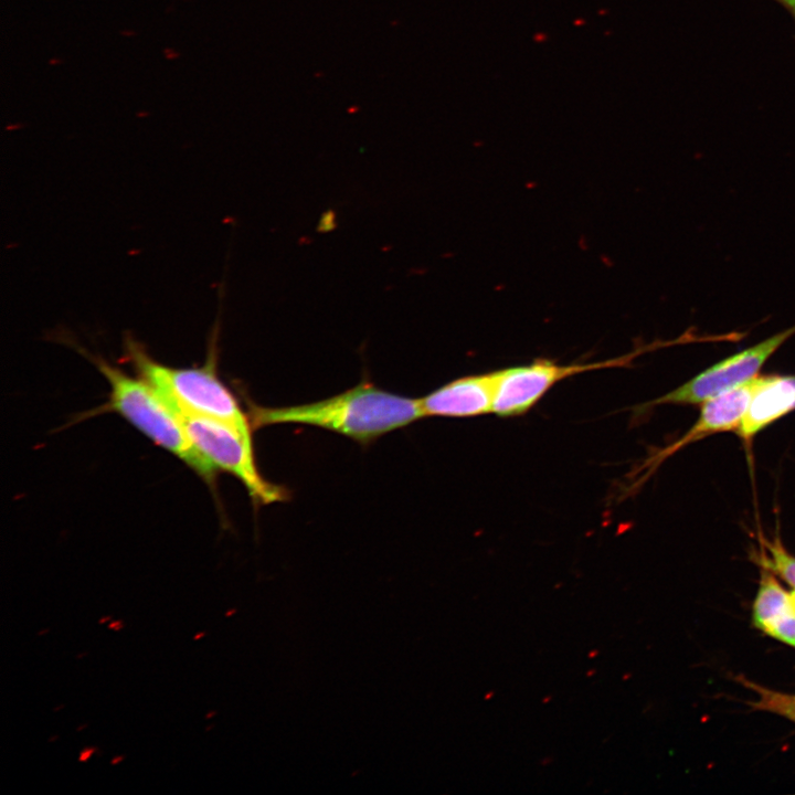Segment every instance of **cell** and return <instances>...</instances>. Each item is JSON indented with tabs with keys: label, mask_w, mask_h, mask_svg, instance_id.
Returning <instances> with one entry per match:
<instances>
[{
	"label": "cell",
	"mask_w": 795,
	"mask_h": 795,
	"mask_svg": "<svg viewBox=\"0 0 795 795\" xmlns=\"http://www.w3.org/2000/svg\"><path fill=\"white\" fill-rule=\"evenodd\" d=\"M425 417L421 399L388 392L361 382L338 395L312 403L268 407L248 403L253 428L276 424H303L369 444L384 434Z\"/></svg>",
	"instance_id": "obj_1"
},
{
	"label": "cell",
	"mask_w": 795,
	"mask_h": 795,
	"mask_svg": "<svg viewBox=\"0 0 795 795\" xmlns=\"http://www.w3.org/2000/svg\"><path fill=\"white\" fill-rule=\"evenodd\" d=\"M212 332L206 363L200 368L180 369L159 363L144 346L130 336L125 338L126 356L139 374L158 393L173 413L209 416L234 425L245 434L252 432L248 415L216 374V336Z\"/></svg>",
	"instance_id": "obj_2"
},
{
	"label": "cell",
	"mask_w": 795,
	"mask_h": 795,
	"mask_svg": "<svg viewBox=\"0 0 795 795\" xmlns=\"http://www.w3.org/2000/svg\"><path fill=\"white\" fill-rule=\"evenodd\" d=\"M98 368L110 385L109 400L102 409L127 418L157 445L172 453L208 484L216 467L191 443L174 413L144 379H134L98 356L77 348Z\"/></svg>",
	"instance_id": "obj_3"
},
{
	"label": "cell",
	"mask_w": 795,
	"mask_h": 795,
	"mask_svg": "<svg viewBox=\"0 0 795 795\" xmlns=\"http://www.w3.org/2000/svg\"><path fill=\"white\" fill-rule=\"evenodd\" d=\"M193 446L216 469L235 476L256 505L284 501L287 490L266 480L259 473L252 436L224 421L189 413H174Z\"/></svg>",
	"instance_id": "obj_4"
},
{
	"label": "cell",
	"mask_w": 795,
	"mask_h": 795,
	"mask_svg": "<svg viewBox=\"0 0 795 795\" xmlns=\"http://www.w3.org/2000/svg\"><path fill=\"white\" fill-rule=\"evenodd\" d=\"M655 342L603 361L560 364L550 359H536L528 364L496 370L492 413L501 417L519 416L532 409L558 382L586 371L626 368L642 353L669 344Z\"/></svg>",
	"instance_id": "obj_5"
},
{
	"label": "cell",
	"mask_w": 795,
	"mask_h": 795,
	"mask_svg": "<svg viewBox=\"0 0 795 795\" xmlns=\"http://www.w3.org/2000/svg\"><path fill=\"white\" fill-rule=\"evenodd\" d=\"M794 335L795 325L712 364L682 385L640 407L648 409L661 404H702L738 388L757 377L768 358Z\"/></svg>",
	"instance_id": "obj_6"
},
{
	"label": "cell",
	"mask_w": 795,
	"mask_h": 795,
	"mask_svg": "<svg viewBox=\"0 0 795 795\" xmlns=\"http://www.w3.org/2000/svg\"><path fill=\"white\" fill-rule=\"evenodd\" d=\"M756 378L702 403L698 420L679 439L655 449L632 470L625 494L637 491L667 458L685 446L712 434L736 431L748 410Z\"/></svg>",
	"instance_id": "obj_7"
},
{
	"label": "cell",
	"mask_w": 795,
	"mask_h": 795,
	"mask_svg": "<svg viewBox=\"0 0 795 795\" xmlns=\"http://www.w3.org/2000/svg\"><path fill=\"white\" fill-rule=\"evenodd\" d=\"M496 370L460 377L420 398L424 416L474 417L492 413Z\"/></svg>",
	"instance_id": "obj_8"
},
{
	"label": "cell",
	"mask_w": 795,
	"mask_h": 795,
	"mask_svg": "<svg viewBox=\"0 0 795 795\" xmlns=\"http://www.w3.org/2000/svg\"><path fill=\"white\" fill-rule=\"evenodd\" d=\"M795 410V375H757L748 410L735 431L744 444Z\"/></svg>",
	"instance_id": "obj_9"
},
{
	"label": "cell",
	"mask_w": 795,
	"mask_h": 795,
	"mask_svg": "<svg viewBox=\"0 0 795 795\" xmlns=\"http://www.w3.org/2000/svg\"><path fill=\"white\" fill-rule=\"evenodd\" d=\"M753 623L768 636L795 647V603L792 593H787L768 570L762 571L753 603Z\"/></svg>",
	"instance_id": "obj_10"
},
{
	"label": "cell",
	"mask_w": 795,
	"mask_h": 795,
	"mask_svg": "<svg viewBox=\"0 0 795 795\" xmlns=\"http://www.w3.org/2000/svg\"><path fill=\"white\" fill-rule=\"evenodd\" d=\"M764 548L767 553L760 555V564L780 575L795 591V556L784 548L778 537L771 541L764 540Z\"/></svg>",
	"instance_id": "obj_11"
},
{
	"label": "cell",
	"mask_w": 795,
	"mask_h": 795,
	"mask_svg": "<svg viewBox=\"0 0 795 795\" xmlns=\"http://www.w3.org/2000/svg\"><path fill=\"white\" fill-rule=\"evenodd\" d=\"M765 708L795 723V695L772 690L766 697Z\"/></svg>",
	"instance_id": "obj_12"
},
{
	"label": "cell",
	"mask_w": 795,
	"mask_h": 795,
	"mask_svg": "<svg viewBox=\"0 0 795 795\" xmlns=\"http://www.w3.org/2000/svg\"><path fill=\"white\" fill-rule=\"evenodd\" d=\"M783 6L795 20V0H775Z\"/></svg>",
	"instance_id": "obj_13"
},
{
	"label": "cell",
	"mask_w": 795,
	"mask_h": 795,
	"mask_svg": "<svg viewBox=\"0 0 795 795\" xmlns=\"http://www.w3.org/2000/svg\"><path fill=\"white\" fill-rule=\"evenodd\" d=\"M597 655H598V650H596V649H595V650H591V651L589 653V657H590V658H594V657H596Z\"/></svg>",
	"instance_id": "obj_14"
},
{
	"label": "cell",
	"mask_w": 795,
	"mask_h": 795,
	"mask_svg": "<svg viewBox=\"0 0 795 795\" xmlns=\"http://www.w3.org/2000/svg\"><path fill=\"white\" fill-rule=\"evenodd\" d=\"M494 695H495L494 691H489L488 693L485 695V699L489 700Z\"/></svg>",
	"instance_id": "obj_15"
},
{
	"label": "cell",
	"mask_w": 795,
	"mask_h": 795,
	"mask_svg": "<svg viewBox=\"0 0 795 795\" xmlns=\"http://www.w3.org/2000/svg\"><path fill=\"white\" fill-rule=\"evenodd\" d=\"M550 700H551V697H545V698L542 700V702H543V703H547V702H549Z\"/></svg>",
	"instance_id": "obj_16"
},
{
	"label": "cell",
	"mask_w": 795,
	"mask_h": 795,
	"mask_svg": "<svg viewBox=\"0 0 795 795\" xmlns=\"http://www.w3.org/2000/svg\"><path fill=\"white\" fill-rule=\"evenodd\" d=\"M594 674H595V670H589V672L586 674V676L590 677V676H593Z\"/></svg>",
	"instance_id": "obj_17"
},
{
	"label": "cell",
	"mask_w": 795,
	"mask_h": 795,
	"mask_svg": "<svg viewBox=\"0 0 795 795\" xmlns=\"http://www.w3.org/2000/svg\"><path fill=\"white\" fill-rule=\"evenodd\" d=\"M627 678H629V675L625 674V675L623 676V679L626 680Z\"/></svg>",
	"instance_id": "obj_18"
},
{
	"label": "cell",
	"mask_w": 795,
	"mask_h": 795,
	"mask_svg": "<svg viewBox=\"0 0 795 795\" xmlns=\"http://www.w3.org/2000/svg\"><path fill=\"white\" fill-rule=\"evenodd\" d=\"M792 596H793V600H794V603H795V591L792 592Z\"/></svg>",
	"instance_id": "obj_19"
}]
</instances>
